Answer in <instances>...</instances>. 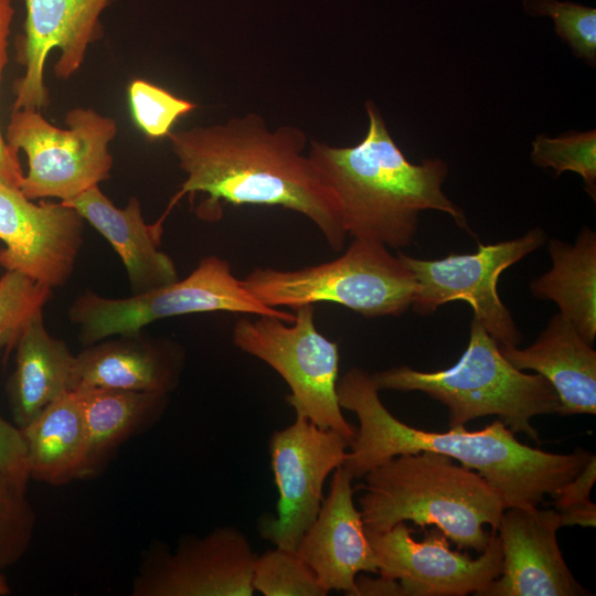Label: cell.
<instances>
[{
  "instance_id": "1",
  "label": "cell",
  "mask_w": 596,
  "mask_h": 596,
  "mask_svg": "<svg viewBox=\"0 0 596 596\" xmlns=\"http://www.w3.org/2000/svg\"><path fill=\"white\" fill-rule=\"evenodd\" d=\"M187 178L175 196L205 193L201 215L216 217L221 202L281 206L309 219L333 251L347 240L336 200L308 156L307 137L297 127L269 130L249 113L224 124L170 132Z\"/></svg>"
},
{
  "instance_id": "2",
  "label": "cell",
  "mask_w": 596,
  "mask_h": 596,
  "mask_svg": "<svg viewBox=\"0 0 596 596\" xmlns=\"http://www.w3.org/2000/svg\"><path fill=\"white\" fill-rule=\"evenodd\" d=\"M379 391L372 375L359 368L338 379L341 408L359 419L342 465L353 478H363L395 456L429 450L478 472L499 492L505 509L532 508L547 494L555 497L594 455L584 449L553 454L521 444L499 418L480 430L465 426L447 432L415 428L389 412Z\"/></svg>"
},
{
  "instance_id": "3",
  "label": "cell",
  "mask_w": 596,
  "mask_h": 596,
  "mask_svg": "<svg viewBox=\"0 0 596 596\" xmlns=\"http://www.w3.org/2000/svg\"><path fill=\"white\" fill-rule=\"evenodd\" d=\"M365 110L369 126L359 143L333 147L312 140L308 155L336 200L347 234L404 248L425 210L444 212L469 230L462 210L443 191L448 166L440 159L412 163L372 100L365 103Z\"/></svg>"
},
{
  "instance_id": "4",
  "label": "cell",
  "mask_w": 596,
  "mask_h": 596,
  "mask_svg": "<svg viewBox=\"0 0 596 596\" xmlns=\"http://www.w3.org/2000/svg\"><path fill=\"white\" fill-rule=\"evenodd\" d=\"M359 499L365 529L387 531L398 522L436 525L459 549L482 553L504 504L478 472L443 454L423 450L393 457L368 472Z\"/></svg>"
},
{
  "instance_id": "5",
  "label": "cell",
  "mask_w": 596,
  "mask_h": 596,
  "mask_svg": "<svg viewBox=\"0 0 596 596\" xmlns=\"http://www.w3.org/2000/svg\"><path fill=\"white\" fill-rule=\"evenodd\" d=\"M372 377L379 390L419 391L439 401L448 408L449 428L497 415L512 433L539 440L531 419L557 414L560 407L552 384L538 373L528 374L513 366L476 319L470 324L467 348L453 366L423 372L402 365Z\"/></svg>"
},
{
  "instance_id": "6",
  "label": "cell",
  "mask_w": 596,
  "mask_h": 596,
  "mask_svg": "<svg viewBox=\"0 0 596 596\" xmlns=\"http://www.w3.org/2000/svg\"><path fill=\"white\" fill-rule=\"evenodd\" d=\"M242 284L263 304L294 310L334 302L365 318L398 317L412 307L416 280L380 243L353 238L333 260L295 270L256 268Z\"/></svg>"
},
{
  "instance_id": "7",
  "label": "cell",
  "mask_w": 596,
  "mask_h": 596,
  "mask_svg": "<svg viewBox=\"0 0 596 596\" xmlns=\"http://www.w3.org/2000/svg\"><path fill=\"white\" fill-rule=\"evenodd\" d=\"M213 311L295 320V313L260 302L233 275L228 262L216 255L201 259L185 278L148 292L108 298L87 290L74 299L68 317L78 328L79 341L89 345L113 336L139 333L159 319Z\"/></svg>"
},
{
  "instance_id": "8",
  "label": "cell",
  "mask_w": 596,
  "mask_h": 596,
  "mask_svg": "<svg viewBox=\"0 0 596 596\" xmlns=\"http://www.w3.org/2000/svg\"><path fill=\"white\" fill-rule=\"evenodd\" d=\"M68 128L49 123L40 110L12 109L4 139L28 160L20 191L30 200L70 201L109 178L113 156L108 143L117 134L113 118L92 108H74Z\"/></svg>"
},
{
  "instance_id": "9",
  "label": "cell",
  "mask_w": 596,
  "mask_h": 596,
  "mask_svg": "<svg viewBox=\"0 0 596 596\" xmlns=\"http://www.w3.org/2000/svg\"><path fill=\"white\" fill-rule=\"evenodd\" d=\"M313 313L308 305L295 310L292 322L270 316L241 318L233 328V342L286 381L291 391L287 401L296 415L351 441L356 428L342 415L337 394L338 343L317 330Z\"/></svg>"
},
{
  "instance_id": "10",
  "label": "cell",
  "mask_w": 596,
  "mask_h": 596,
  "mask_svg": "<svg viewBox=\"0 0 596 596\" xmlns=\"http://www.w3.org/2000/svg\"><path fill=\"white\" fill-rule=\"evenodd\" d=\"M545 240V232L534 227L513 240L479 244L471 254H450L429 260L398 253L416 280L412 308L426 316L446 302L466 301L473 310V319L500 347H518L522 334L498 295V279L508 267L541 247Z\"/></svg>"
},
{
  "instance_id": "11",
  "label": "cell",
  "mask_w": 596,
  "mask_h": 596,
  "mask_svg": "<svg viewBox=\"0 0 596 596\" xmlns=\"http://www.w3.org/2000/svg\"><path fill=\"white\" fill-rule=\"evenodd\" d=\"M350 440L306 417L275 432L269 451L278 489L277 515L263 517L258 531L277 547L296 550L316 520L327 477L342 466Z\"/></svg>"
},
{
  "instance_id": "12",
  "label": "cell",
  "mask_w": 596,
  "mask_h": 596,
  "mask_svg": "<svg viewBox=\"0 0 596 596\" xmlns=\"http://www.w3.org/2000/svg\"><path fill=\"white\" fill-rule=\"evenodd\" d=\"M246 536L222 526L180 540L173 552L151 546L134 578L132 596H252L256 558Z\"/></svg>"
},
{
  "instance_id": "13",
  "label": "cell",
  "mask_w": 596,
  "mask_h": 596,
  "mask_svg": "<svg viewBox=\"0 0 596 596\" xmlns=\"http://www.w3.org/2000/svg\"><path fill=\"white\" fill-rule=\"evenodd\" d=\"M380 575L397 579L405 596L481 595L502 572L497 531L477 558L453 551L444 534L432 533L418 542L405 522L387 531L366 530Z\"/></svg>"
},
{
  "instance_id": "14",
  "label": "cell",
  "mask_w": 596,
  "mask_h": 596,
  "mask_svg": "<svg viewBox=\"0 0 596 596\" xmlns=\"http://www.w3.org/2000/svg\"><path fill=\"white\" fill-rule=\"evenodd\" d=\"M0 266L51 288L71 278L84 242V219L62 202H33L0 182Z\"/></svg>"
},
{
  "instance_id": "15",
  "label": "cell",
  "mask_w": 596,
  "mask_h": 596,
  "mask_svg": "<svg viewBox=\"0 0 596 596\" xmlns=\"http://www.w3.org/2000/svg\"><path fill=\"white\" fill-rule=\"evenodd\" d=\"M26 15L19 38L18 62L24 74L14 83L12 109L42 110L49 104L45 60L60 50L54 74L68 79L82 66L89 44L102 34L99 17L114 0H23Z\"/></svg>"
},
{
  "instance_id": "16",
  "label": "cell",
  "mask_w": 596,
  "mask_h": 596,
  "mask_svg": "<svg viewBox=\"0 0 596 596\" xmlns=\"http://www.w3.org/2000/svg\"><path fill=\"white\" fill-rule=\"evenodd\" d=\"M561 526L556 510L504 509L497 528L502 572L480 596L590 595L574 578L562 556L556 539Z\"/></svg>"
},
{
  "instance_id": "17",
  "label": "cell",
  "mask_w": 596,
  "mask_h": 596,
  "mask_svg": "<svg viewBox=\"0 0 596 596\" xmlns=\"http://www.w3.org/2000/svg\"><path fill=\"white\" fill-rule=\"evenodd\" d=\"M353 479L343 466L334 469L318 515L295 550L328 593L350 596L361 572H377L361 512L353 502Z\"/></svg>"
},
{
  "instance_id": "18",
  "label": "cell",
  "mask_w": 596,
  "mask_h": 596,
  "mask_svg": "<svg viewBox=\"0 0 596 596\" xmlns=\"http://www.w3.org/2000/svg\"><path fill=\"white\" fill-rule=\"evenodd\" d=\"M183 353L141 332L86 345L75 354L73 385L169 394L177 386Z\"/></svg>"
},
{
  "instance_id": "19",
  "label": "cell",
  "mask_w": 596,
  "mask_h": 596,
  "mask_svg": "<svg viewBox=\"0 0 596 596\" xmlns=\"http://www.w3.org/2000/svg\"><path fill=\"white\" fill-rule=\"evenodd\" d=\"M62 203L75 209L114 247L126 268L132 295L179 279L174 262L159 249L158 227L146 224L137 198L120 209L95 185Z\"/></svg>"
},
{
  "instance_id": "20",
  "label": "cell",
  "mask_w": 596,
  "mask_h": 596,
  "mask_svg": "<svg viewBox=\"0 0 596 596\" xmlns=\"http://www.w3.org/2000/svg\"><path fill=\"white\" fill-rule=\"evenodd\" d=\"M517 369L545 377L557 393V415L596 414V351L560 312L528 348L502 345Z\"/></svg>"
},
{
  "instance_id": "21",
  "label": "cell",
  "mask_w": 596,
  "mask_h": 596,
  "mask_svg": "<svg viewBox=\"0 0 596 596\" xmlns=\"http://www.w3.org/2000/svg\"><path fill=\"white\" fill-rule=\"evenodd\" d=\"M15 366L7 383L13 424L26 426L49 404L73 391L75 354L49 333L43 311L24 327L15 344Z\"/></svg>"
},
{
  "instance_id": "22",
  "label": "cell",
  "mask_w": 596,
  "mask_h": 596,
  "mask_svg": "<svg viewBox=\"0 0 596 596\" xmlns=\"http://www.w3.org/2000/svg\"><path fill=\"white\" fill-rule=\"evenodd\" d=\"M20 433L30 479L52 486L85 479L88 438L76 390L49 404Z\"/></svg>"
},
{
  "instance_id": "23",
  "label": "cell",
  "mask_w": 596,
  "mask_h": 596,
  "mask_svg": "<svg viewBox=\"0 0 596 596\" xmlns=\"http://www.w3.org/2000/svg\"><path fill=\"white\" fill-rule=\"evenodd\" d=\"M88 438L85 478L94 477L127 439L159 421L168 394L107 387L76 389Z\"/></svg>"
},
{
  "instance_id": "24",
  "label": "cell",
  "mask_w": 596,
  "mask_h": 596,
  "mask_svg": "<svg viewBox=\"0 0 596 596\" xmlns=\"http://www.w3.org/2000/svg\"><path fill=\"white\" fill-rule=\"evenodd\" d=\"M552 268L530 284L538 299L554 301L585 341L596 338V234L584 227L574 244L549 242Z\"/></svg>"
},
{
  "instance_id": "25",
  "label": "cell",
  "mask_w": 596,
  "mask_h": 596,
  "mask_svg": "<svg viewBox=\"0 0 596 596\" xmlns=\"http://www.w3.org/2000/svg\"><path fill=\"white\" fill-rule=\"evenodd\" d=\"M252 585L265 596H326L317 575L295 550L277 547L256 556Z\"/></svg>"
},
{
  "instance_id": "26",
  "label": "cell",
  "mask_w": 596,
  "mask_h": 596,
  "mask_svg": "<svg viewBox=\"0 0 596 596\" xmlns=\"http://www.w3.org/2000/svg\"><path fill=\"white\" fill-rule=\"evenodd\" d=\"M532 162L551 168L556 177L572 171L582 177L585 190L596 198V130L571 131L558 137L539 135L532 142Z\"/></svg>"
},
{
  "instance_id": "27",
  "label": "cell",
  "mask_w": 596,
  "mask_h": 596,
  "mask_svg": "<svg viewBox=\"0 0 596 596\" xmlns=\"http://www.w3.org/2000/svg\"><path fill=\"white\" fill-rule=\"evenodd\" d=\"M50 286L18 270H6L0 278V355L15 347L26 323L52 296Z\"/></svg>"
},
{
  "instance_id": "28",
  "label": "cell",
  "mask_w": 596,
  "mask_h": 596,
  "mask_svg": "<svg viewBox=\"0 0 596 596\" xmlns=\"http://www.w3.org/2000/svg\"><path fill=\"white\" fill-rule=\"evenodd\" d=\"M35 524L36 515L26 488L0 467V570L13 566L24 556Z\"/></svg>"
},
{
  "instance_id": "29",
  "label": "cell",
  "mask_w": 596,
  "mask_h": 596,
  "mask_svg": "<svg viewBox=\"0 0 596 596\" xmlns=\"http://www.w3.org/2000/svg\"><path fill=\"white\" fill-rule=\"evenodd\" d=\"M129 106L138 128L150 139L168 137L175 121L196 105L145 79L128 87Z\"/></svg>"
},
{
  "instance_id": "30",
  "label": "cell",
  "mask_w": 596,
  "mask_h": 596,
  "mask_svg": "<svg viewBox=\"0 0 596 596\" xmlns=\"http://www.w3.org/2000/svg\"><path fill=\"white\" fill-rule=\"evenodd\" d=\"M531 13L550 17L556 34L574 55L592 66L596 64V10L558 0H524Z\"/></svg>"
},
{
  "instance_id": "31",
  "label": "cell",
  "mask_w": 596,
  "mask_h": 596,
  "mask_svg": "<svg viewBox=\"0 0 596 596\" xmlns=\"http://www.w3.org/2000/svg\"><path fill=\"white\" fill-rule=\"evenodd\" d=\"M13 15L12 0H0V84L8 62L9 35ZM18 155L8 146L0 127V182L20 189L24 173Z\"/></svg>"
},
{
  "instance_id": "32",
  "label": "cell",
  "mask_w": 596,
  "mask_h": 596,
  "mask_svg": "<svg viewBox=\"0 0 596 596\" xmlns=\"http://www.w3.org/2000/svg\"><path fill=\"white\" fill-rule=\"evenodd\" d=\"M0 467L22 487L30 480L26 454L20 429L0 415Z\"/></svg>"
},
{
  "instance_id": "33",
  "label": "cell",
  "mask_w": 596,
  "mask_h": 596,
  "mask_svg": "<svg viewBox=\"0 0 596 596\" xmlns=\"http://www.w3.org/2000/svg\"><path fill=\"white\" fill-rule=\"evenodd\" d=\"M596 480V459L590 457L584 469L571 481L565 483L555 496V510L587 503L590 501V490Z\"/></svg>"
},
{
  "instance_id": "34",
  "label": "cell",
  "mask_w": 596,
  "mask_h": 596,
  "mask_svg": "<svg viewBox=\"0 0 596 596\" xmlns=\"http://www.w3.org/2000/svg\"><path fill=\"white\" fill-rule=\"evenodd\" d=\"M352 596H405V593L397 579L382 575L379 578L358 575Z\"/></svg>"
},
{
  "instance_id": "35",
  "label": "cell",
  "mask_w": 596,
  "mask_h": 596,
  "mask_svg": "<svg viewBox=\"0 0 596 596\" xmlns=\"http://www.w3.org/2000/svg\"><path fill=\"white\" fill-rule=\"evenodd\" d=\"M557 512L561 518L562 526L582 525L594 528L596 524V504L592 501L583 504L573 505Z\"/></svg>"
},
{
  "instance_id": "36",
  "label": "cell",
  "mask_w": 596,
  "mask_h": 596,
  "mask_svg": "<svg viewBox=\"0 0 596 596\" xmlns=\"http://www.w3.org/2000/svg\"><path fill=\"white\" fill-rule=\"evenodd\" d=\"M1 571V570H0ZM11 593L7 578L0 572V596H6Z\"/></svg>"
}]
</instances>
